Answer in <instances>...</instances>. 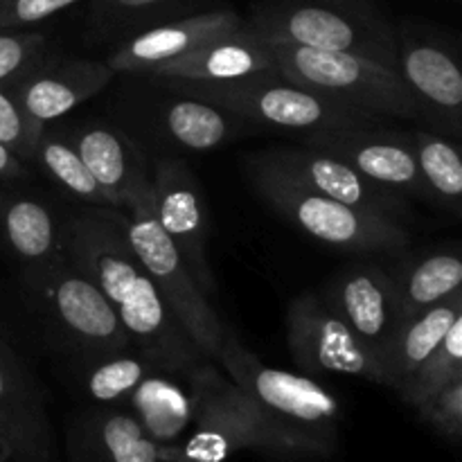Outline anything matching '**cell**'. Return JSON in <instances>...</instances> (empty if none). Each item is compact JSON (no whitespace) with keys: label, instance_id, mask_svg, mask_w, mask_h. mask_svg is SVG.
Masks as SVG:
<instances>
[{"label":"cell","instance_id":"cell-1","mask_svg":"<svg viewBox=\"0 0 462 462\" xmlns=\"http://www.w3.org/2000/svg\"><path fill=\"white\" fill-rule=\"evenodd\" d=\"M61 248L116 307L131 347L162 374L189 377L206 364L140 264L126 239L120 210L90 206L70 215L61 224Z\"/></svg>","mask_w":462,"mask_h":462},{"label":"cell","instance_id":"cell-2","mask_svg":"<svg viewBox=\"0 0 462 462\" xmlns=\"http://www.w3.org/2000/svg\"><path fill=\"white\" fill-rule=\"evenodd\" d=\"M217 364L255 404L278 438L284 458H328L337 451L341 402L314 377L266 365L230 328Z\"/></svg>","mask_w":462,"mask_h":462},{"label":"cell","instance_id":"cell-3","mask_svg":"<svg viewBox=\"0 0 462 462\" xmlns=\"http://www.w3.org/2000/svg\"><path fill=\"white\" fill-rule=\"evenodd\" d=\"M111 111L116 125L143 149L149 162L212 152L248 134V125L235 113L180 93L156 77H131Z\"/></svg>","mask_w":462,"mask_h":462},{"label":"cell","instance_id":"cell-4","mask_svg":"<svg viewBox=\"0 0 462 462\" xmlns=\"http://www.w3.org/2000/svg\"><path fill=\"white\" fill-rule=\"evenodd\" d=\"M244 21L269 43L359 54L397 70L395 23L374 0H255Z\"/></svg>","mask_w":462,"mask_h":462},{"label":"cell","instance_id":"cell-5","mask_svg":"<svg viewBox=\"0 0 462 462\" xmlns=\"http://www.w3.org/2000/svg\"><path fill=\"white\" fill-rule=\"evenodd\" d=\"M244 171L255 192L293 228L343 253H404L413 235L393 217L373 215L323 197L284 174L264 152L244 156Z\"/></svg>","mask_w":462,"mask_h":462},{"label":"cell","instance_id":"cell-6","mask_svg":"<svg viewBox=\"0 0 462 462\" xmlns=\"http://www.w3.org/2000/svg\"><path fill=\"white\" fill-rule=\"evenodd\" d=\"M21 284L27 305L59 350L95 359L131 347L116 307L66 253L23 269Z\"/></svg>","mask_w":462,"mask_h":462},{"label":"cell","instance_id":"cell-7","mask_svg":"<svg viewBox=\"0 0 462 462\" xmlns=\"http://www.w3.org/2000/svg\"><path fill=\"white\" fill-rule=\"evenodd\" d=\"M280 75L316 95L368 117L420 122L400 72L350 52L269 43Z\"/></svg>","mask_w":462,"mask_h":462},{"label":"cell","instance_id":"cell-8","mask_svg":"<svg viewBox=\"0 0 462 462\" xmlns=\"http://www.w3.org/2000/svg\"><path fill=\"white\" fill-rule=\"evenodd\" d=\"M122 224L131 248L156 284L162 300L171 307L203 359L217 361L228 325L219 319L210 296L203 293L179 248L158 224L153 215L152 188L135 199L129 210L122 212Z\"/></svg>","mask_w":462,"mask_h":462},{"label":"cell","instance_id":"cell-9","mask_svg":"<svg viewBox=\"0 0 462 462\" xmlns=\"http://www.w3.org/2000/svg\"><path fill=\"white\" fill-rule=\"evenodd\" d=\"M161 79V77H156ZM171 88L194 97L208 99L226 111L235 113L248 126H264L275 131H291L300 138L320 131L343 129L361 125L374 117L361 116L352 108L341 106L332 99L316 95L282 75L255 77L233 84H192V81L162 79Z\"/></svg>","mask_w":462,"mask_h":462},{"label":"cell","instance_id":"cell-10","mask_svg":"<svg viewBox=\"0 0 462 462\" xmlns=\"http://www.w3.org/2000/svg\"><path fill=\"white\" fill-rule=\"evenodd\" d=\"M188 379L194 422L174 462H226L246 449L284 458L278 438L255 404L230 379L221 377L212 361L199 365Z\"/></svg>","mask_w":462,"mask_h":462},{"label":"cell","instance_id":"cell-11","mask_svg":"<svg viewBox=\"0 0 462 462\" xmlns=\"http://www.w3.org/2000/svg\"><path fill=\"white\" fill-rule=\"evenodd\" d=\"M397 72L429 131L462 138V68L458 43L440 27L397 21Z\"/></svg>","mask_w":462,"mask_h":462},{"label":"cell","instance_id":"cell-12","mask_svg":"<svg viewBox=\"0 0 462 462\" xmlns=\"http://www.w3.org/2000/svg\"><path fill=\"white\" fill-rule=\"evenodd\" d=\"M287 346L293 364L310 377H356L382 386L379 361L329 310L320 293L305 291L287 307Z\"/></svg>","mask_w":462,"mask_h":462},{"label":"cell","instance_id":"cell-13","mask_svg":"<svg viewBox=\"0 0 462 462\" xmlns=\"http://www.w3.org/2000/svg\"><path fill=\"white\" fill-rule=\"evenodd\" d=\"M300 144L320 149L338 161L347 162L352 170L364 174L373 183L400 194V197L429 201L427 185L415 162L413 147L406 131L386 129L379 125V117L343 129L320 131L305 135Z\"/></svg>","mask_w":462,"mask_h":462},{"label":"cell","instance_id":"cell-14","mask_svg":"<svg viewBox=\"0 0 462 462\" xmlns=\"http://www.w3.org/2000/svg\"><path fill=\"white\" fill-rule=\"evenodd\" d=\"M149 179H152L153 215L158 224L179 248L203 293L212 296L217 284L208 260L210 221H208L206 194L201 183L189 170L188 161L176 156L152 161Z\"/></svg>","mask_w":462,"mask_h":462},{"label":"cell","instance_id":"cell-15","mask_svg":"<svg viewBox=\"0 0 462 462\" xmlns=\"http://www.w3.org/2000/svg\"><path fill=\"white\" fill-rule=\"evenodd\" d=\"M0 462H61L43 388L0 337Z\"/></svg>","mask_w":462,"mask_h":462},{"label":"cell","instance_id":"cell-16","mask_svg":"<svg viewBox=\"0 0 462 462\" xmlns=\"http://www.w3.org/2000/svg\"><path fill=\"white\" fill-rule=\"evenodd\" d=\"M320 298L377 361L404 320L395 280L391 271L377 262H350L343 266L329 278Z\"/></svg>","mask_w":462,"mask_h":462},{"label":"cell","instance_id":"cell-17","mask_svg":"<svg viewBox=\"0 0 462 462\" xmlns=\"http://www.w3.org/2000/svg\"><path fill=\"white\" fill-rule=\"evenodd\" d=\"M242 25L244 18L233 7H212L206 12L171 18L144 27L113 45L106 63L116 70V75L152 77L167 63L192 52L206 41L228 34Z\"/></svg>","mask_w":462,"mask_h":462},{"label":"cell","instance_id":"cell-18","mask_svg":"<svg viewBox=\"0 0 462 462\" xmlns=\"http://www.w3.org/2000/svg\"><path fill=\"white\" fill-rule=\"evenodd\" d=\"M264 153L284 174H289L305 188L323 194V197L346 203L356 210L393 217L402 224H404V219H411L413 210H411L409 199L373 183L364 174L352 170L347 162L338 161V158L329 156L320 149L293 144V147L264 149Z\"/></svg>","mask_w":462,"mask_h":462},{"label":"cell","instance_id":"cell-19","mask_svg":"<svg viewBox=\"0 0 462 462\" xmlns=\"http://www.w3.org/2000/svg\"><path fill=\"white\" fill-rule=\"evenodd\" d=\"M116 79V70L106 61L77 57H59L50 52L27 75L14 81L16 97L39 138L41 131L66 117L72 108L102 93Z\"/></svg>","mask_w":462,"mask_h":462},{"label":"cell","instance_id":"cell-20","mask_svg":"<svg viewBox=\"0 0 462 462\" xmlns=\"http://www.w3.org/2000/svg\"><path fill=\"white\" fill-rule=\"evenodd\" d=\"M61 131L120 212L129 210L135 199L149 192L152 162L116 122H77L68 129L61 126Z\"/></svg>","mask_w":462,"mask_h":462},{"label":"cell","instance_id":"cell-21","mask_svg":"<svg viewBox=\"0 0 462 462\" xmlns=\"http://www.w3.org/2000/svg\"><path fill=\"white\" fill-rule=\"evenodd\" d=\"M68 462H174L176 451L149 438L134 413L93 406L75 415L66 438Z\"/></svg>","mask_w":462,"mask_h":462},{"label":"cell","instance_id":"cell-22","mask_svg":"<svg viewBox=\"0 0 462 462\" xmlns=\"http://www.w3.org/2000/svg\"><path fill=\"white\" fill-rule=\"evenodd\" d=\"M271 75H280V70L269 45L244 21L242 27L206 41L152 77L192 84H233Z\"/></svg>","mask_w":462,"mask_h":462},{"label":"cell","instance_id":"cell-23","mask_svg":"<svg viewBox=\"0 0 462 462\" xmlns=\"http://www.w3.org/2000/svg\"><path fill=\"white\" fill-rule=\"evenodd\" d=\"M0 248L23 269L61 255V224L52 208L16 185H0Z\"/></svg>","mask_w":462,"mask_h":462},{"label":"cell","instance_id":"cell-24","mask_svg":"<svg viewBox=\"0 0 462 462\" xmlns=\"http://www.w3.org/2000/svg\"><path fill=\"white\" fill-rule=\"evenodd\" d=\"M458 319H462V289L402 320L379 359L382 386L393 388V391L400 388L415 373V368L436 350L438 343L445 338V334Z\"/></svg>","mask_w":462,"mask_h":462},{"label":"cell","instance_id":"cell-25","mask_svg":"<svg viewBox=\"0 0 462 462\" xmlns=\"http://www.w3.org/2000/svg\"><path fill=\"white\" fill-rule=\"evenodd\" d=\"M215 0H90L86 32L95 43H120L156 23L212 9Z\"/></svg>","mask_w":462,"mask_h":462},{"label":"cell","instance_id":"cell-26","mask_svg":"<svg viewBox=\"0 0 462 462\" xmlns=\"http://www.w3.org/2000/svg\"><path fill=\"white\" fill-rule=\"evenodd\" d=\"M170 374L156 373L144 379L126 402L134 406V415L144 431L162 449L176 451L194 422L192 391L170 382Z\"/></svg>","mask_w":462,"mask_h":462},{"label":"cell","instance_id":"cell-27","mask_svg":"<svg viewBox=\"0 0 462 462\" xmlns=\"http://www.w3.org/2000/svg\"><path fill=\"white\" fill-rule=\"evenodd\" d=\"M404 319L424 311L462 289V260L458 248L442 246L406 260L391 271Z\"/></svg>","mask_w":462,"mask_h":462},{"label":"cell","instance_id":"cell-28","mask_svg":"<svg viewBox=\"0 0 462 462\" xmlns=\"http://www.w3.org/2000/svg\"><path fill=\"white\" fill-rule=\"evenodd\" d=\"M30 165L39 170L50 183L57 185L66 197L86 203V206L120 210L111 194L95 180V176L84 165L75 147L68 143L57 122L48 125L39 134Z\"/></svg>","mask_w":462,"mask_h":462},{"label":"cell","instance_id":"cell-29","mask_svg":"<svg viewBox=\"0 0 462 462\" xmlns=\"http://www.w3.org/2000/svg\"><path fill=\"white\" fill-rule=\"evenodd\" d=\"M429 203L458 217L462 208V158L456 140L429 129L406 131Z\"/></svg>","mask_w":462,"mask_h":462},{"label":"cell","instance_id":"cell-30","mask_svg":"<svg viewBox=\"0 0 462 462\" xmlns=\"http://www.w3.org/2000/svg\"><path fill=\"white\" fill-rule=\"evenodd\" d=\"M129 350L95 356V359H79L77 382L84 395L97 406L122 404L144 379L161 373L138 350Z\"/></svg>","mask_w":462,"mask_h":462},{"label":"cell","instance_id":"cell-31","mask_svg":"<svg viewBox=\"0 0 462 462\" xmlns=\"http://www.w3.org/2000/svg\"><path fill=\"white\" fill-rule=\"evenodd\" d=\"M462 377V319L456 320L445 334L436 350L415 368V373L395 388L397 397L411 409H418L424 402Z\"/></svg>","mask_w":462,"mask_h":462},{"label":"cell","instance_id":"cell-32","mask_svg":"<svg viewBox=\"0 0 462 462\" xmlns=\"http://www.w3.org/2000/svg\"><path fill=\"white\" fill-rule=\"evenodd\" d=\"M52 52L48 34L39 30H0V84H12Z\"/></svg>","mask_w":462,"mask_h":462},{"label":"cell","instance_id":"cell-33","mask_svg":"<svg viewBox=\"0 0 462 462\" xmlns=\"http://www.w3.org/2000/svg\"><path fill=\"white\" fill-rule=\"evenodd\" d=\"M0 144L30 165L36 135L16 97V86L0 84Z\"/></svg>","mask_w":462,"mask_h":462},{"label":"cell","instance_id":"cell-34","mask_svg":"<svg viewBox=\"0 0 462 462\" xmlns=\"http://www.w3.org/2000/svg\"><path fill=\"white\" fill-rule=\"evenodd\" d=\"M418 415L440 436L458 440L462 433V377L418 406Z\"/></svg>","mask_w":462,"mask_h":462},{"label":"cell","instance_id":"cell-35","mask_svg":"<svg viewBox=\"0 0 462 462\" xmlns=\"http://www.w3.org/2000/svg\"><path fill=\"white\" fill-rule=\"evenodd\" d=\"M81 0H0V30H32Z\"/></svg>","mask_w":462,"mask_h":462},{"label":"cell","instance_id":"cell-36","mask_svg":"<svg viewBox=\"0 0 462 462\" xmlns=\"http://www.w3.org/2000/svg\"><path fill=\"white\" fill-rule=\"evenodd\" d=\"M32 179V165L0 144V185H18Z\"/></svg>","mask_w":462,"mask_h":462}]
</instances>
